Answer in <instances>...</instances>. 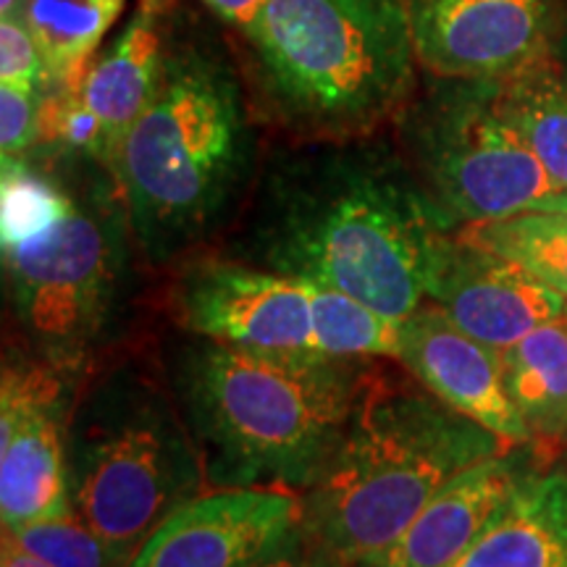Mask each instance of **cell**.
<instances>
[{
  "instance_id": "19",
  "label": "cell",
  "mask_w": 567,
  "mask_h": 567,
  "mask_svg": "<svg viewBox=\"0 0 567 567\" xmlns=\"http://www.w3.org/2000/svg\"><path fill=\"white\" fill-rule=\"evenodd\" d=\"M494 103L559 193H567V82L551 55L494 80Z\"/></svg>"
},
{
  "instance_id": "5",
  "label": "cell",
  "mask_w": 567,
  "mask_h": 567,
  "mask_svg": "<svg viewBox=\"0 0 567 567\" xmlns=\"http://www.w3.org/2000/svg\"><path fill=\"white\" fill-rule=\"evenodd\" d=\"M509 446L408 368L375 363L334 457L300 494L302 526L354 567L396 542L450 481Z\"/></svg>"
},
{
  "instance_id": "1",
  "label": "cell",
  "mask_w": 567,
  "mask_h": 567,
  "mask_svg": "<svg viewBox=\"0 0 567 567\" xmlns=\"http://www.w3.org/2000/svg\"><path fill=\"white\" fill-rule=\"evenodd\" d=\"M452 234L394 140H297L255 179L234 258L405 321Z\"/></svg>"
},
{
  "instance_id": "23",
  "label": "cell",
  "mask_w": 567,
  "mask_h": 567,
  "mask_svg": "<svg viewBox=\"0 0 567 567\" xmlns=\"http://www.w3.org/2000/svg\"><path fill=\"white\" fill-rule=\"evenodd\" d=\"M3 534L53 567H130L134 559L132 551L92 530L76 513L21 528H3Z\"/></svg>"
},
{
  "instance_id": "3",
  "label": "cell",
  "mask_w": 567,
  "mask_h": 567,
  "mask_svg": "<svg viewBox=\"0 0 567 567\" xmlns=\"http://www.w3.org/2000/svg\"><path fill=\"white\" fill-rule=\"evenodd\" d=\"M48 153L3 158V279L30 352L76 373L116 329L134 237L105 163L87 158L74 182V155Z\"/></svg>"
},
{
  "instance_id": "17",
  "label": "cell",
  "mask_w": 567,
  "mask_h": 567,
  "mask_svg": "<svg viewBox=\"0 0 567 567\" xmlns=\"http://www.w3.org/2000/svg\"><path fill=\"white\" fill-rule=\"evenodd\" d=\"M450 567H567V467H536Z\"/></svg>"
},
{
  "instance_id": "25",
  "label": "cell",
  "mask_w": 567,
  "mask_h": 567,
  "mask_svg": "<svg viewBox=\"0 0 567 567\" xmlns=\"http://www.w3.org/2000/svg\"><path fill=\"white\" fill-rule=\"evenodd\" d=\"M0 84L51 92L45 59L21 13L0 17Z\"/></svg>"
},
{
  "instance_id": "16",
  "label": "cell",
  "mask_w": 567,
  "mask_h": 567,
  "mask_svg": "<svg viewBox=\"0 0 567 567\" xmlns=\"http://www.w3.org/2000/svg\"><path fill=\"white\" fill-rule=\"evenodd\" d=\"M555 463L538 444H513L467 467L421 509L396 542L354 567H450L471 547L502 502L536 467Z\"/></svg>"
},
{
  "instance_id": "27",
  "label": "cell",
  "mask_w": 567,
  "mask_h": 567,
  "mask_svg": "<svg viewBox=\"0 0 567 567\" xmlns=\"http://www.w3.org/2000/svg\"><path fill=\"white\" fill-rule=\"evenodd\" d=\"M200 3L205 6V11H210L213 17L221 19L224 24L243 32L245 27L258 17L260 6H264L266 0H200Z\"/></svg>"
},
{
  "instance_id": "7",
  "label": "cell",
  "mask_w": 567,
  "mask_h": 567,
  "mask_svg": "<svg viewBox=\"0 0 567 567\" xmlns=\"http://www.w3.org/2000/svg\"><path fill=\"white\" fill-rule=\"evenodd\" d=\"M66 473L71 509L132 555L168 515L210 492L172 384L137 360L103 368L74 396Z\"/></svg>"
},
{
  "instance_id": "21",
  "label": "cell",
  "mask_w": 567,
  "mask_h": 567,
  "mask_svg": "<svg viewBox=\"0 0 567 567\" xmlns=\"http://www.w3.org/2000/svg\"><path fill=\"white\" fill-rule=\"evenodd\" d=\"M457 234L515 260L567 300V210H526L463 226Z\"/></svg>"
},
{
  "instance_id": "12",
  "label": "cell",
  "mask_w": 567,
  "mask_h": 567,
  "mask_svg": "<svg viewBox=\"0 0 567 567\" xmlns=\"http://www.w3.org/2000/svg\"><path fill=\"white\" fill-rule=\"evenodd\" d=\"M302 523L300 496L218 488L168 515L130 567H250Z\"/></svg>"
},
{
  "instance_id": "10",
  "label": "cell",
  "mask_w": 567,
  "mask_h": 567,
  "mask_svg": "<svg viewBox=\"0 0 567 567\" xmlns=\"http://www.w3.org/2000/svg\"><path fill=\"white\" fill-rule=\"evenodd\" d=\"M316 302L318 284L237 258L193 260L174 289L184 331L255 350L318 352Z\"/></svg>"
},
{
  "instance_id": "31",
  "label": "cell",
  "mask_w": 567,
  "mask_h": 567,
  "mask_svg": "<svg viewBox=\"0 0 567 567\" xmlns=\"http://www.w3.org/2000/svg\"><path fill=\"white\" fill-rule=\"evenodd\" d=\"M544 210H567V193H559Z\"/></svg>"
},
{
  "instance_id": "18",
  "label": "cell",
  "mask_w": 567,
  "mask_h": 567,
  "mask_svg": "<svg viewBox=\"0 0 567 567\" xmlns=\"http://www.w3.org/2000/svg\"><path fill=\"white\" fill-rule=\"evenodd\" d=\"M505 389L534 444L555 455L567 446V316L499 350Z\"/></svg>"
},
{
  "instance_id": "26",
  "label": "cell",
  "mask_w": 567,
  "mask_h": 567,
  "mask_svg": "<svg viewBox=\"0 0 567 567\" xmlns=\"http://www.w3.org/2000/svg\"><path fill=\"white\" fill-rule=\"evenodd\" d=\"M250 567H350L339 559L334 551L323 547L308 528L297 526L284 542L276 544L271 551L255 559Z\"/></svg>"
},
{
  "instance_id": "14",
  "label": "cell",
  "mask_w": 567,
  "mask_h": 567,
  "mask_svg": "<svg viewBox=\"0 0 567 567\" xmlns=\"http://www.w3.org/2000/svg\"><path fill=\"white\" fill-rule=\"evenodd\" d=\"M166 38L168 17L163 6L158 0H142L124 30L95 55L74 87L59 92L71 130L90 142L95 158L109 168L158 90Z\"/></svg>"
},
{
  "instance_id": "30",
  "label": "cell",
  "mask_w": 567,
  "mask_h": 567,
  "mask_svg": "<svg viewBox=\"0 0 567 567\" xmlns=\"http://www.w3.org/2000/svg\"><path fill=\"white\" fill-rule=\"evenodd\" d=\"M24 0H0V17H11V13H21Z\"/></svg>"
},
{
  "instance_id": "22",
  "label": "cell",
  "mask_w": 567,
  "mask_h": 567,
  "mask_svg": "<svg viewBox=\"0 0 567 567\" xmlns=\"http://www.w3.org/2000/svg\"><path fill=\"white\" fill-rule=\"evenodd\" d=\"M318 352L334 358L394 360L400 350V321L337 289L318 287Z\"/></svg>"
},
{
  "instance_id": "8",
  "label": "cell",
  "mask_w": 567,
  "mask_h": 567,
  "mask_svg": "<svg viewBox=\"0 0 567 567\" xmlns=\"http://www.w3.org/2000/svg\"><path fill=\"white\" fill-rule=\"evenodd\" d=\"M394 142L452 229L544 210L559 195L494 103V80L425 74L394 118Z\"/></svg>"
},
{
  "instance_id": "24",
  "label": "cell",
  "mask_w": 567,
  "mask_h": 567,
  "mask_svg": "<svg viewBox=\"0 0 567 567\" xmlns=\"http://www.w3.org/2000/svg\"><path fill=\"white\" fill-rule=\"evenodd\" d=\"M45 97V90L0 84V153L3 158H19L40 145Z\"/></svg>"
},
{
  "instance_id": "6",
  "label": "cell",
  "mask_w": 567,
  "mask_h": 567,
  "mask_svg": "<svg viewBox=\"0 0 567 567\" xmlns=\"http://www.w3.org/2000/svg\"><path fill=\"white\" fill-rule=\"evenodd\" d=\"M239 38L260 109L295 140L375 134L417 87L405 0H266Z\"/></svg>"
},
{
  "instance_id": "20",
  "label": "cell",
  "mask_w": 567,
  "mask_h": 567,
  "mask_svg": "<svg viewBox=\"0 0 567 567\" xmlns=\"http://www.w3.org/2000/svg\"><path fill=\"white\" fill-rule=\"evenodd\" d=\"M122 9L124 0H24L21 17L45 59L48 95L74 87Z\"/></svg>"
},
{
  "instance_id": "4",
  "label": "cell",
  "mask_w": 567,
  "mask_h": 567,
  "mask_svg": "<svg viewBox=\"0 0 567 567\" xmlns=\"http://www.w3.org/2000/svg\"><path fill=\"white\" fill-rule=\"evenodd\" d=\"M375 363L189 334L168 363V384L210 492H308L350 429Z\"/></svg>"
},
{
  "instance_id": "9",
  "label": "cell",
  "mask_w": 567,
  "mask_h": 567,
  "mask_svg": "<svg viewBox=\"0 0 567 567\" xmlns=\"http://www.w3.org/2000/svg\"><path fill=\"white\" fill-rule=\"evenodd\" d=\"M71 371L13 354L0 386V517L3 528L71 515L66 425Z\"/></svg>"
},
{
  "instance_id": "29",
  "label": "cell",
  "mask_w": 567,
  "mask_h": 567,
  "mask_svg": "<svg viewBox=\"0 0 567 567\" xmlns=\"http://www.w3.org/2000/svg\"><path fill=\"white\" fill-rule=\"evenodd\" d=\"M551 61L559 69V74L565 76L567 82V11L559 13V24H557V34L555 42H551Z\"/></svg>"
},
{
  "instance_id": "28",
  "label": "cell",
  "mask_w": 567,
  "mask_h": 567,
  "mask_svg": "<svg viewBox=\"0 0 567 567\" xmlns=\"http://www.w3.org/2000/svg\"><path fill=\"white\" fill-rule=\"evenodd\" d=\"M0 567H53V565L42 563L40 557L30 555L27 549H21L9 534H3V542H0Z\"/></svg>"
},
{
  "instance_id": "2",
  "label": "cell",
  "mask_w": 567,
  "mask_h": 567,
  "mask_svg": "<svg viewBox=\"0 0 567 567\" xmlns=\"http://www.w3.org/2000/svg\"><path fill=\"white\" fill-rule=\"evenodd\" d=\"M255 158L243 71L224 38L193 13L168 17L161 84L111 166L142 258L172 266L221 231L255 184Z\"/></svg>"
},
{
  "instance_id": "15",
  "label": "cell",
  "mask_w": 567,
  "mask_h": 567,
  "mask_svg": "<svg viewBox=\"0 0 567 567\" xmlns=\"http://www.w3.org/2000/svg\"><path fill=\"white\" fill-rule=\"evenodd\" d=\"M394 360L439 400L507 444L534 442L505 389L499 350L457 329L434 302L425 300L400 321V350Z\"/></svg>"
},
{
  "instance_id": "13",
  "label": "cell",
  "mask_w": 567,
  "mask_h": 567,
  "mask_svg": "<svg viewBox=\"0 0 567 567\" xmlns=\"http://www.w3.org/2000/svg\"><path fill=\"white\" fill-rule=\"evenodd\" d=\"M425 300L457 329L494 350H507L538 326L567 316V300L505 255L455 231L431 276Z\"/></svg>"
},
{
  "instance_id": "11",
  "label": "cell",
  "mask_w": 567,
  "mask_h": 567,
  "mask_svg": "<svg viewBox=\"0 0 567 567\" xmlns=\"http://www.w3.org/2000/svg\"><path fill=\"white\" fill-rule=\"evenodd\" d=\"M423 74L505 80L547 59L559 0H405Z\"/></svg>"
}]
</instances>
